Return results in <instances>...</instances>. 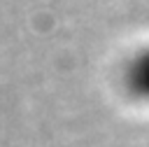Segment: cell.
I'll use <instances>...</instances> for the list:
<instances>
[{"label": "cell", "mask_w": 149, "mask_h": 147, "mask_svg": "<svg viewBox=\"0 0 149 147\" xmlns=\"http://www.w3.org/2000/svg\"><path fill=\"white\" fill-rule=\"evenodd\" d=\"M123 79H126L130 96H135L140 100H149V49L135 54L128 61Z\"/></svg>", "instance_id": "obj_1"}]
</instances>
